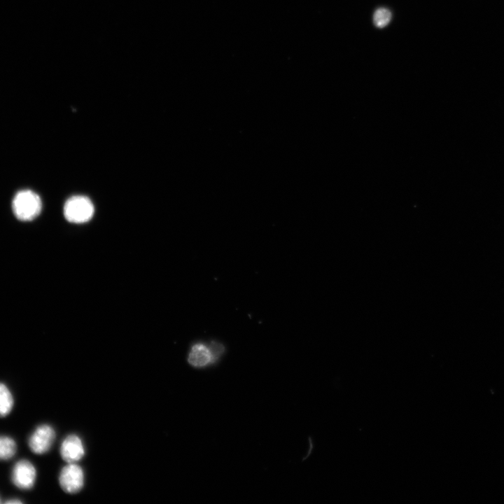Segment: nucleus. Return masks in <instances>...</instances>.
I'll use <instances>...</instances> for the list:
<instances>
[{
	"instance_id": "obj_1",
	"label": "nucleus",
	"mask_w": 504,
	"mask_h": 504,
	"mask_svg": "<svg viewBox=\"0 0 504 504\" xmlns=\"http://www.w3.org/2000/svg\"><path fill=\"white\" fill-rule=\"evenodd\" d=\"M42 203L40 197L34 192L24 190L18 192L12 202L13 211L17 218L29 221L40 214Z\"/></svg>"
},
{
	"instance_id": "obj_5",
	"label": "nucleus",
	"mask_w": 504,
	"mask_h": 504,
	"mask_svg": "<svg viewBox=\"0 0 504 504\" xmlns=\"http://www.w3.org/2000/svg\"><path fill=\"white\" fill-rule=\"evenodd\" d=\"M36 477V468L29 461L22 459L14 465L11 472V480L18 488L24 490L32 488Z\"/></svg>"
},
{
	"instance_id": "obj_6",
	"label": "nucleus",
	"mask_w": 504,
	"mask_h": 504,
	"mask_svg": "<svg viewBox=\"0 0 504 504\" xmlns=\"http://www.w3.org/2000/svg\"><path fill=\"white\" fill-rule=\"evenodd\" d=\"M85 454V448L81 439L76 435L66 436L60 447V455L66 463H71L81 459Z\"/></svg>"
},
{
	"instance_id": "obj_4",
	"label": "nucleus",
	"mask_w": 504,
	"mask_h": 504,
	"mask_svg": "<svg viewBox=\"0 0 504 504\" xmlns=\"http://www.w3.org/2000/svg\"><path fill=\"white\" fill-rule=\"evenodd\" d=\"M55 438V432L53 428L48 424H42L31 434L28 440V445L34 454H43L50 449Z\"/></svg>"
},
{
	"instance_id": "obj_7",
	"label": "nucleus",
	"mask_w": 504,
	"mask_h": 504,
	"mask_svg": "<svg viewBox=\"0 0 504 504\" xmlns=\"http://www.w3.org/2000/svg\"><path fill=\"white\" fill-rule=\"evenodd\" d=\"M188 360L192 366L197 368L214 363L209 346L202 343H197L192 346Z\"/></svg>"
},
{
	"instance_id": "obj_11",
	"label": "nucleus",
	"mask_w": 504,
	"mask_h": 504,
	"mask_svg": "<svg viewBox=\"0 0 504 504\" xmlns=\"http://www.w3.org/2000/svg\"><path fill=\"white\" fill-rule=\"evenodd\" d=\"M209 346L211 350L212 357H213V361L214 363L215 362H216L218 360V359L223 354L224 348L220 344L215 342H211Z\"/></svg>"
},
{
	"instance_id": "obj_8",
	"label": "nucleus",
	"mask_w": 504,
	"mask_h": 504,
	"mask_svg": "<svg viewBox=\"0 0 504 504\" xmlns=\"http://www.w3.org/2000/svg\"><path fill=\"white\" fill-rule=\"evenodd\" d=\"M13 404L10 391L6 385L0 382V417L7 416L11 412Z\"/></svg>"
},
{
	"instance_id": "obj_2",
	"label": "nucleus",
	"mask_w": 504,
	"mask_h": 504,
	"mask_svg": "<svg viewBox=\"0 0 504 504\" xmlns=\"http://www.w3.org/2000/svg\"><path fill=\"white\" fill-rule=\"evenodd\" d=\"M94 206L91 200L82 195L69 198L64 206V216L71 223H83L91 219L94 214Z\"/></svg>"
},
{
	"instance_id": "obj_9",
	"label": "nucleus",
	"mask_w": 504,
	"mask_h": 504,
	"mask_svg": "<svg viewBox=\"0 0 504 504\" xmlns=\"http://www.w3.org/2000/svg\"><path fill=\"white\" fill-rule=\"evenodd\" d=\"M17 450L15 440L6 435H0V461H7L14 456Z\"/></svg>"
},
{
	"instance_id": "obj_3",
	"label": "nucleus",
	"mask_w": 504,
	"mask_h": 504,
	"mask_svg": "<svg viewBox=\"0 0 504 504\" xmlns=\"http://www.w3.org/2000/svg\"><path fill=\"white\" fill-rule=\"evenodd\" d=\"M59 483L66 493H76L84 485V472L81 467L74 463L65 465L60 471Z\"/></svg>"
},
{
	"instance_id": "obj_10",
	"label": "nucleus",
	"mask_w": 504,
	"mask_h": 504,
	"mask_svg": "<svg viewBox=\"0 0 504 504\" xmlns=\"http://www.w3.org/2000/svg\"><path fill=\"white\" fill-rule=\"evenodd\" d=\"M391 20V13L386 8H379L375 10L373 15V22L377 27L383 28L386 27Z\"/></svg>"
},
{
	"instance_id": "obj_12",
	"label": "nucleus",
	"mask_w": 504,
	"mask_h": 504,
	"mask_svg": "<svg viewBox=\"0 0 504 504\" xmlns=\"http://www.w3.org/2000/svg\"><path fill=\"white\" fill-rule=\"evenodd\" d=\"M6 503H9V504L15 503V504H18V503H22V501H21V500H19L13 499V500H9L6 501Z\"/></svg>"
}]
</instances>
